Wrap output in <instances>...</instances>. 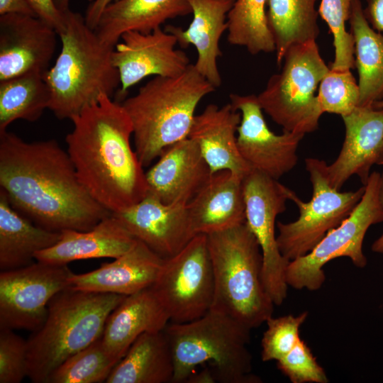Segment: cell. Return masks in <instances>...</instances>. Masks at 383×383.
Listing matches in <instances>:
<instances>
[{"label":"cell","instance_id":"obj_38","mask_svg":"<svg viewBox=\"0 0 383 383\" xmlns=\"http://www.w3.org/2000/svg\"><path fill=\"white\" fill-rule=\"evenodd\" d=\"M278 369L292 383H328L323 368L301 339L284 357L277 360Z\"/></svg>","mask_w":383,"mask_h":383},{"label":"cell","instance_id":"obj_32","mask_svg":"<svg viewBox=\"0 0 383 383\" xmlns=\"http://www.w3.org/2000/svg\"><path fill=\"white\" fill-rule=\"evenodd\" d=\"M267 0H235L228 14V41L252 55L275 51L265 10Z\"/></svg>","mask_w":383,"mask_h":383},{"label":"cell","instance_id":"obj_25","mask_svg":"<svg viewBox=\"0 0 383 383\" xmlns=\"http://www.w3.org/2000/svg\"><path fill=\"white\" fill-rule=\"evenodd\" d=\"M170 321L150 287L126 296L111 311L101 336L103 345L120 361L141 334L164 331Z\"/></svg>","mask_w":383,"mask_h":383},{"label":"cell","instance_id":"obj_2","mask_svg":"<svg viewBox=\"0 0 383 383\" xmlns=\"http://www.w3.org/2000/svg\"><path fill=\"white\" fill-rule=\"evenodd\" d=\"M71 121L67 151L91 196L111 213L143 199L145 172L132 148V123L121 103L104 95Z\"/></svg>","mask_w":383,"mask_h":383},{"label":"cell","instance_id":"obj_12","mask_svg":"<svg viewBox=\"0 0 383 383\" xmlns=\"http://www.w3.org/2000/svg\"><path fill=\"white\" fill-rule=\"evenodd\" d=\"M245 223L256 238L262 255V281L274 305L287 295L286 272L290 261L280 252L275 235L276 218L286 210L292 190L254 169L242 181Z\"/></svg>","mask_w":383,"mask_h":383},{"label":"cell","instance_id":"obj_9","mask_svg":"<svg viewBox=\"0 0 383 383\" xmlns=\"http://www.w3.org/2000/svg\"><path fill=\"white\" fill-rule=\"evenodd\" d=\"M380 184L381 174L370 173L365 192L350 214L308 254L289 262L286 272L288 286L299 290H318L326 279L324 265L337 257H347L359 268L366 266L367 260L362 250L365 235L372 225L383 221Z\"/></svg>","mask_w":383,"mask_h":383},{"label":"cell","instance_id":"obj_36","mask_svg":"<svg viewBox=\"0 0 383 383\" xmlns=\"http://www.w3.org/2000/svg\"><path fill=\"white\" fill-rule=\"evenodd\" d=\"M308 316L304 311L298 316L287 315L278 318L271 316L266 321L267 326L261 345L263 362L279 360L288 354L299 341V329Z\"/></svg>","mask_w":383,"mask_h":383},{"label":"cell","instance_id":"obj_3","mask_svg":"<svg viewBox=\"0 0 383 383\" xmlns=\"http://www.w3.org/2000/svg\"><path fill=\"white\" fill-rule=\"evenodd\" d=\"M64 16L61 50L43 78L50 95L48 109L60 120H71L101 96L111 97L120 77L111 60L114 47L104 43L79 13L68 9Z\"/></svg>","mask_w":383,"mask_h":383},{"label":"cell","instance_id":"obj_5","mask_svg":"<svg viewBox=\"0 0 383 383\" xmlns=\"http://www.w3.org/2000/svg\"><path fill=\"white\" fill-rule=\"evenodd\" d=\"M126 296L67 288L48 305L43 325L27 340V377L47 383L65 360L102 336L111 311Z\"/></svg>","mask_w":383,"mask_h":383},{"label":"cell","instance_id":"obj_33","mask_svg":"<svg viewBox=\"0 0 383 383\" xmlns=\"http://www.w3.org/2000/svg\"><path fill=\"white\" fill-rule=\"evenodd\" d=\"M118 362L106 350L101 337L65 360L47 383L106 382Z\"/></svg>","mask_w":383,"mask_h":383},{"label":"cell","instance_id":"obj_40","mask_svg":"<svg viewBox=\"0 0 383 383\" xmlns=\"http://www.w3.org/2000/svg\"><path fill=\"white\" fill-rule=\"evenodd\" d=\"M365 1L364 13L367 21L375 30L383 33V0Z\"/></svg>","mask_w":383,"mask_h":383},{"label":"cell","instance_id":"obj_23","mask_svg":"<svg viewBox=\"0 0 383 383\" xmlns=\"http://www.w3.org/2000/svg\"><path fill=\"white\" fill-rule=\"evenodd\" d=\"M193 15L189 27L168 26L165 30L172 33L182 47L193 45L197 51L194 65L196 70L215 88L221 84L217 59L222 55L219 42L228 30V14L235 0H187Z\"/></svg>","mask_w":383,"mask_h":383},{"label":"cell","instance_id":"obj_35","mask_svg":"<svg viewBox=\"0 0 383 383\" xmlns=\"http://www.w3.org/2000/svg\"><path fill=\"white\" fill-rule=\"evenodd\" d=\"M317 96L323 113L344 116L359 105L358 83L350 70L330 69L320 82Z\"/></svg>","mask_w":383,"mask_h":383},{"label":"cell","instance_id":"obj_29","mask_svg":"<svg viewBox=\"0 0 383 383\" xmlns=\"http://www.w3.org/2000/svg\"><path fill=\"white\" fill-rule=\"evenodd\" d=\"M348 21L359 74L358 106H372L383 99V34L370 26L360 0H352Z\"/></svg>","mask_w":383,"mask_h":383},{"label":"cell","instance_id":"obj_22","mask_svg":"<svg viewBox=\"0 0 383 383\" xmlns=\"http://www.w3.org/2000/svg\"><path fill=\"white\" fill-rule=\"evenodd\" d=\"M240 119L231 103L221 107L209 104L195 116L188 138L197 144L211 173L227 170L243 178L250 170L237 145Z\"/></svg>","mask_w":383,"mask_h":383},{"label":"cell","instance_id":"obj_24","mask_svg":"<svg viewBox=\"0 0 383 383\" xmlns=\"http://www.w3.org/2000/svg\"><path fill=\"white\" fill-rule=\"evenodd\" d=\"M127 229L111 213L88 231L64 230L58 242L38 252L35 260L56 265L91 258H117L136 243Z\"/></svg>","mask_w":383,"mask_h":383},{"label":"cell","instance_id":"obj_11","mask_svg":"<svg viewBox=\"0 0 383 383\" xmlns=\"http://www.w3.org/2000/svg\"><path fill=\"white\" fill-rule=\"evenodd\" d=\"M172 323L206 314L213 304L214 279L207 236H194L175 255L164 260L150 287Z\"/></svg>","mask_w":383,"mask_h":383},{"label":"cell","instance_id":"obj_28","mask_svg":"<svg viewBox=\"0 0 383 383\" xmlns=\"http://www.w3.org/2000/svg\"><path fill=\"white\" fill-rule=\"evenodd\" d=\"M174 362L165 331L141 334L117 363L106 383L172 382Z\"/></svg>","mask_w":383,"mask_h":383},{"label":"cell","instance_id":"obj_37","mask_svg":"<svg viewBox=\"0 0 383 383\" xmlns=\"http://www.w3.org/2000/svg\"><path fill=\"white\" fill-rule=\"evenodd\" d=\"M27 340L0 328V383H20L27 377Z\"/></svg>","mask_w":383,"mask_h":383},{"label":"cell","instance_id":"obj_14","mask_svg":"<svg viewBox=\"0 0 383 383\" xmlns=\"http://www.w3.org/2000/svg\"><path fill=\"white\" fill-rule=\"evenodd\" d=\"M230 99L241 115L237 145L242 157L251 169L278 180L296 166L297 148L304 134L271 131L256 95L231 94Z\"/></svg>","mask_w":383,"mask_h":383},{"label":"cell","instance_id":"obj_42","mask_svg":"<svg viewBox=\"0 0 383 383\" xmlns=\"http://www.w3.org/2000/svg\"><path fill=\"white\" fill-rule=\"evenodd\" d=\"M116 1L118 0H94L89 3L84 16L87 25L94 30L104 10Z\"/></svg>","mask_w":383,"mask_h":383},{"label":"cell","instance_id":"obj_13","mask_svg":"<svg viewBox=\"0 0 383 383\" xmlns=\"http://www.w3.org/2000/svg\"><path fill=\"white\" fill-rule=\"evenodd\" d=\"M72 274L67 265L38 260L26 267L1 271L0 328L38 330L45 320L50 301L69 287Z\"/></svg>","mask_w":383,"mask_h":383},{"label":"cell","instance_id":"obj_7","mask_svg":"<svg viewBox=\"0 0 383 383\" xmlns=\"http://www.w3.org/2000/svg\"><path fill=\"white\" fill-rule=\"evenodd\" d=\"M214 295L211 306L252 330L272 316L274 303L262 281V255L246 224L206 235Z\"/></svg>","mask_w":383,"mask_h":383},{"label":"cell","instance_id":"obj_10","mask_svg":"<svg viewBox=\"0 0 383 383\" xmlns=\"http://www.w3.org/2000/svg\"><path fill=\"white\" fill-rule=\"evenodd\" d=\"M306 170L313 187L311 199L305 202L294 191L290 200L298 206L299 216L293 222H277V242L282 255L289 261L302 257L332 229L338 227L353 211L365 189L342 192L329 183L328 165L313 157L305 159Z\"/></svg>","mask_w":383,"mask_h":383},{"label":"cell","instance_id":"obj_45","mask_svg":"<svg viewBox=\"0 0 383 383\" xmlns=\"http://www.w3.org/2000/svg\"><path fill=\"white\" fill-rule=\"evenodd\" d=\"M372 106L374 108L382 109L383 108V99L375 102Z\"/></svg>","mask_w":383,"mask_h":383},{"label":"cell","instance_id":"obj_26","mask_svg":"<svg viewBox=\"0 0 383 383\" xmlns=\"http://www.w3.org/2000/svg\"><path fill=\"white\" fill-rule=\"evenodd\" d=\"M190 13L187 0H118L104 10L94 30L104 43L115 47L127 31L149 33Z\"/></svg>","mask_w":383,"mask_h":383},{"label":"cell","instance_id":"obj_21","mask_svg":"<svg viewBox=\"0 0 383 383\" xmlns=\"http://www.w3.org/2000/svg\"><path fill=\"white\" fill-rule=\"evenodd\" d=\"M243 177L230 170L211 174L187 204L193 236L208 235L245 222Z\"/></svg>","mask_w":383,"mask_h":383},{"label":"cell","instance_id":"obj_4","mask_svg":"<svg viewBox=\"0 0 383 383\" xmlns=\"http://www.w3.org/2000/svg\"><path fill=\"white\" fill-rule=\"evenodd\" d=\"M215 89L190 64L177 76L155 77L121 102L132 123L135 151L144 167L167 147L188 137L199 103Z\"/></svg>","mask_w":383,"mask_h":383},{"label":"cell","instance_id":"obj_44","mask_svg":"<svg viewBox=\"0 0 383 383\" xmlns=\"http://www.w3.org/2000/svg\"><path fill=\"white\" fill-rule=\"evenodd\" d=\"M94 0H88L89 3L92 2ZM70 0H54L55 6L57 8L62 12L70 9L69 4Z\"/></svg>","mask_w":383,"mask_h":383},{"label":"cell","instance_id":"obj_19","mask_svg":"<svg viewBox=\"0 0 383 383\" xmlns=\"http://www.w3.org/2000/svg\"><path fill=\"white\" fill-rule=\"evenodd\" d=\"M211 174L197 144L187 137L167 147L145 172L147 193L166 204H187Z\"/></svg>","mask_w":383,"mask_h":383},{"label":"cell","instance_id":"obj_31","mask_svg":"<svg viewBox=\"0 0 383 383\" xmlns=\"http://www.w3.org/2000/svg\"><path fill=\"white\" fill-rule=\"evenodd\" d=\"M50 101L43 74L30 72L0 81V132L16 120L37 121Z\"/></svg>","mask_w":383,"mask_h":383},{"label":"cell","instance_id":"obj_41","mask_svg":"<svg viewBox=\"0 0 383 383\" xmlns=\"http://www.w3.org/2000/svg\"><path fill=\"white\" fill-rule=\"evenodd\" d=\"M7 13L37 16L27 0H0V16Z\"/></svg>","mask_w":383,"mask_h":383},{"label":"cell","instance_id":"obj_34","mask_svg":"<svg viewBox=\"0 0 383 383\" xmlns=\"http://www.w3.org/2000/svg\"><path fill=\"white\" fill-rule=\"evenodd\" d=\"M352 0H321L318 13L328 24L333 36L334 60L330 69L346 70L355 66V41L347 31Z\"/></svg>","mask_w":383,"mask_h":383},{"label":"cell","instance_id":"obj_30","mask_svg":"<svg viewBox=\"0 0 383 383\" xmlns=\"http://www.w3.org/2000/svg\"><path fill=\"white\" fill-rule=\"evenodd\" d=\"M316 1L267 0V23L274 38L279 65L291 46L313 41L318 38Z\"/></svg>","mask_w":383,"mask_h":383},{"label":"cell","instance_id":"obj_18","mask_svg":"<svg viewBox=\"0 0 383 383\" xmlns=\"http://www.w3.org/2000/svg\"><path fill=\"white\" fill-rule=\"evenodd\" d=\"M345 139L335 160L327 167L330 184L340 190L353 175L365 185L374 165H383V108L357 106L342 116Z\"/></svg>","mask_w":383,"mask_h":383},{"label":"cell","instance_id":"obj_17","mask_svg":"<svg viewBox=\"0 0 383 383\" xmlns=\"http://www.w3.org/2000/svg\"><path fill=\"white\" fill-rule=\"evenodd\" d=\"M111 214L164 259L177 254L194 237L187 204H166L149 193L137 204Z\"/></svg>","mask_w":383,"mask_h":383},{"label":"cell","instance_id":"obj_39","mask_svg":"<svg viewBox=\"0 0 383 383\" xmlns=\"http://www.w3.org/2000/svg\"><path fill=\"white\" fill-rule=\"evenodd\" d=\"M37 17L52 26L59 34L65 27L64 12L60 11L54 0H27Z\"/></svg>","mask_w":383,"mask_h":383},{"label":"cell","instance_id":"obj_6","mask_svg":"<svg viewBox=\"0 0 383 383\" xmlns=\"http://www.w3.org/2000/svg\"><path fill=\"white\" fill-rule=\"evenodd\" d=\"M164 331L173 357L172 382H187L197 367L205 365L215 382H260L251 372L252 355L248 348L251 330L228 314L211 309L196 320L171 322Z\"/></svg>","mask_w":383,"mask_h":383},{"label":"cell","instance_id":"obj_1","mask_svg":"<svg viewBox=\"0 0 383 383\" xmlns=\"http://www.w3.org/2000/svg\"><path fill=\"white\" fill-rule=\"evenodd\" d=\"M0 189L18 212L52 231H88L111 213L87 192L54 139L28 143L1 131Z\"/></svg>","mask_w":383,"mask_h":383},{"label":"cell","instance_id":"obj_15","mask_svg":"<svg viewBox=\"0 0 383 383\" xmlns=\"http://www.w3.org/2000/svg\"><path fill=\"white\" fill-rule=\"evenodd\" d=\"M120 39L111 54L120 77L118 102L123 101L128 90L144 78L174 77L190 65L187 54L175 49L177 38L161 27L149 33L127 31Z\"/></svg>","mask_w":383,"mask_h":383},{"label":"cell","instance_id":"obj_8","mask_svg":"<svg viewBox=\"0 0 383 383\" xmlns=\"http://www.w3.org/2000/svg\"><path fill=\"white\" fill-rule=\"evenodd\" d=\"M280 73L269 79L257 96L262 109L284 131L306 134L316 131L323 113L318 86L330 70L316 40L291 46Z\"/></svg>","mask_w":383,"mask_h":383},{"label":"cell","instance_id":"obj_20","mask_svg":"<svg viewBox=\"0 0 383 383\" xmlns=\"http://www.w3.org/2000/svg\"><path fill=\"white\" fill-rule=\"evenodd\" d=\"M164 260L137 240L129 251L113 261L103 263L98 269L87 273H73L68 288L128 296L153 284Z\"/></svg>","mask_w":383,"mask_h":383},{"label":"cell","instance_id":"obj_27","mask_svg":"<svg viewBox=\"0 0 383 383\" xmlns=\"http://www.w3.org/2000/svg\"><path fill=\"white\" fill-rule=\"evenodd\" d=\"M61 232L42 228L18 212L0 189V270H11L34 262L35 255L56 244Z\"/></svg>","mask_w":383,"mask_h":383},{"label":"cell","instance_id":"obj_43","mask_svg":"<svg viewBox=\"0 0 383 383\" xmlns=\"http://www.w3.org/2000/svg\"><path fill=\"white\" fill-rule=\"evenodd\" d=\"M380 199L383 206V172L381 173ZM372 250L383 254V233L372 245Z\"/></svg>","mask_w":383,"mask_h":383},{"label":"cell","instance_id":"obj_16","mask_svg":"<svg viewBox=\"0 0 383 383\" xmlns=\"http://www.w3.org/2000/svg\"><path fill=\"white\" fill-rule=\"evenodd\" d=\"M57 31L37 16H0V81L30 72L44 74L57 45Z\"/></svg>","mask_w":383,"mask_h":383}]
</instances>
